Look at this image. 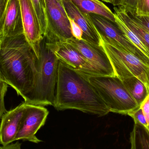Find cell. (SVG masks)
<instances>
[{
	"label": "cell",
	"mask_w": 149,
	"mask_h": 149,
	"mask_svg": "<svg viewBox=\"0 0 149 149\" xmlns=\"http://www.w3.org/2000/svg\"><path fill=\"white\" fill-rule=\"evenodd\" d=\"M38 59L24 34L0 38V72L24 100L34 87Z\"/></svg>",
	"instance_id": "cell-1"
},
{
	"label": "cell",
	"mask_w": 149,
	"mask_h": 149,
	"mask_svg": "<svg viewBox=\"0 0 149 149\" xmlns=\"http://www.w3.org/2000/svg\"><path fill=\"white\" fill-rule=\"evenodd\" d=\"M88 77L58 60L55 108L76 109L99 116L108 114L109 109Z\"/></svg>",
	"instance_id": "cell-2"
},
{
	"label": "cell",
	"mask_w": 149,
	"mask_h": 149,
	"mask_svg": "<svg viewBox=\"0 0 149 149\" xmlns=\"http://www.w3.org/2000/svg\"><path fill=\"white\" fill-rule=\"evenodd\" d=\"M58 59L47 46L45 38L40 45L37 73L34 87L24 102L44 107L53 106L57 81Z\"/></svg>",
	"instance_id": "cell-3"
},
{
	"label": "cell",
	"mask_w": 149,
	"mask_h": 149,
	"mask_svg": "<svg viewBox=\"0 0 149 149\" xmlns=\"http://www.w3.org/2000/svg\"><path fill=\"white\" fill-rule=\"evenodd\" d=\"M88 78L110 112L127 115L140 107L122 81L115 75H93Z\"/></svg>",
	"instance_id": "cell-4"
},
{
	"label": "cell",
	"mask_w": 149,
	"mask_h": 149,
	"mask_svg": "<svg viewBox=\"0 0 149 149\" xmlns=\"http://www.w3.org/2000/svg\"><path fill=\"white\" fill-rule=\"evenodd\" d=\"M101 40V45L111 62L115 75L122 81L130 77H136L145 85L149 92V65L130 53Z\"/></svg>",
	"instance_id": "cell-5"
},
{
	"label": "cell",
	"mask_w": 149,
	"mask_h": 149,
	"mask_svg": "<svg viewBox=\"0 0 149 149\" xmlns=\"http://www.w3.org/2000/svg\"><path fill=\"white\" fill-rule=\"evenodd\" d=\"M46 15L44 38L49 42H65L73 37L64 7L56 0H44Z\"/></svg>",
	"instance_id": "cell-6"
},
{
	"label": "cell",
	"mask_w": 149,
	"mask_h": 149,
	"mask_svg": "<svg viewBox=\"0 0 149 149\" xmlns=\"http://www.w3.org/2000/svg\"><path fill=\"white\" fill-rule=\"evenodd\" d=\"M101 39L105 42L130 53L149 66V59L125 36L116 24L105 17L89 14Z\"/></svg>",
	"instance_id": "cell-7"
},
{
	"label": "cell",
	"mask_w": 149,
	"mask_h": 149,
	"mask_svg": "<svg viewBox=\"0 0 149 149\" xmlns=\"http://www.w3.org/2000/svg\"><path fill=\"white\" fill-rule=\"evenodd\" d=\"M45 41L47 46L58 60L72 69L87 76L102 75L93 65L68 43L62 42H49L46 39Z\"/></svg>",
	"instance_id": "cell-8"
},
{
	"label": "cell",
	"mask_w": 149,
	"mask_h": 149,
	"mask_svg": "<svg viewBox=\"0 0 149 149\" xmlns=\"http://www.w3.org/2000/svg\"><path fill=\"white\" fill-rule=\"evenodd\" d=\"M49 112L44 107L25 103L23 115L15 141L22 140L38 143L42 141L36 136L45 125Z\"/></svg>",
	"instance_id": "cell-9"
},
{
	"label": "cell",
	"mask_w": 149,
	"mask_h": 149,
	"mask_svg": "<svg viewBox=\"0 0 149 149\" xmlns=\"http://www.w3.org/2000/svg\"><path fill=\"white\" fill-rule=\"evenodd\" d=\"M76 49L102 75H115L107 55L101 45H95L83 39L72 37L65 42Z\"/></svg>",
	"instance_id": "cell-10"
},
{
	"label": "cell",
	"mask_w": 149,
	"mask_h": 149,
	"mask_svg": "<svg viewBox=\"0 0 149 149\" xmlns=\"http://www.w3.org/2000/svg\"><path fill=\"white\" fill-rule=\"evenodd\" d=\"M23 25L24 34L38 58L40 45L44 38L38 18L31 0H19Z\"/></svg>",
	"instance_id": "cell-11"
},
{
	"label": "cell",
	"mask_w": 149,
	"mask_h": 149,
	"mask_svg": "<svg viewBox=\"0 0 149 149\" xmlns=\"http://www.w3.org/2000/svg\"><path fill=\"white\" fill-rule=\"evenodd\" d=\"M67 16L74 20L83 31L82 39L100 46L101 40L90 15L81 11L70 0H63Z\"/></svg>",
	"instance_id": "cell-12"
},
{
	"label": "cell",
	"mask_w": 149,
	"mask_h": 149,
	"mask_svg": "<svg viewBox=\"0 0 149 149\" xmlns=\"http://www.w3.org/2000/svg\"><path fill=\"white\" fill-rule=\"evenodd\" d=\"M25 103L7 111L1 118L0 126V144L6 146L15 141L23 115Z\"/></svg>",
	"instance_id": "cell-13"
},
{
	"label": "cell",
	"mask_w": 149,
	"mask_h": 149,
	"mask_svg": "<svg viewBox=\"0 0 149 149\" xmlns=\"http://www.w3.org/2000/svg\"><path fill=\"white\" fill-rule=\"evenodd\" d=\"M24 34L23 25L19 0H8L5 13L3 37Z\"/></svg>",
	"instance_id": "cell-14"
},
{
	"label": "cell",
	"mask_w": 149,
	"mask_h": 149,
	"mask_svg": "<svg viewBox=\"0 0 149 149\" xmlns=\"http://www.w3.org/2000/svg\"><path fill=\"white\" fill-rule=\"evenodd\" d=\"M82 12L99 15L116 24L114 14L111 10L99 0H70Z\"/></svg>",
	"instance_id": "cell-15"
},
{
	"label": "cell",
	"mask_w": 149,
	"mask_h": 149,
	"mask_svg": "<svg viewBox=\"0 0 149 149\" xmlns=\"http://www.w3.org/2000/svg\"><path fill=\"white\" fill-rule=\"evenodd\" d=\"M114 10L115 15L121 19L149 50V32L132 17L122 6L114 7Z\"/></svg>",
	"instance_id": "cell-16"
},
{
	"label": "cell",
	"mask_w": 149,
	"mask_h": 149,
	"mask_svg": "<svg viewBox=\"0 0 149 149\" xmlns=\"http://www.w3.org/2000/svg\"><path fill=\"white\" fill-rule=\"evenodd\" d=\"M122 81L131 96L140 106L149 94L145 85L136 77L127 78Z\"/></svg>",
	"instance_id": "cell-17"
},
{
	"label": "cell",
	"mask_w": 149,
	"mask_h": 149,
	"mask_svg": "<svg viewBox=\"0 0 149 149\" xmlns=\"http://www.w3.org/2000/svg\"><path fill=\"white\" fill-rule=\"evenodd\" d=\"M131 149H149V131L141 124H135L130 133Z\"/></svg>",
	"instance_id": "cell-18"
},
{
	"label": "cell",
	"mask_w": 149,
	"mask_h": 149,
	"mask_svg": "<svg viewBox=\"0 0 149 149\" xmlns=\"http://www.w3.org/2000/svg\"><path fill=\"white\" fill-rule=\"evenodd\" d=\"M115 17L116 19V24L123 32L126 38L134 45H135L140 50V51L149 59L148 49L121 19L116 16L115 15Z\"/></svg>",
	"instance_id": "cell-19"
},
{
	"label": "cell",
	"mask_w": 149,
	"mask_h": 149,
	"mask_svg": "<svg viewBox=\"0 0 149 149\" xmlns=\"http://www.w3.org/2000/svg\"><path fill=\"white\" fill-rule=\"evenodd\" d=\"M44 34L46 29V15L44 0H31Z\"/></svg>",
	"instance_id": "cell-20"
},
{
	"label": "cell",
	"mask_w": 149,
	"mask_h": 149,
	"mask_svg": "<svg viewBox=\"0 0 149 149\" xmlns=\"http://www.w3.org/2000/svg\"><path fill=\"white\" fill-rule=\"evenodd\" d=\"M8 85L4 80L0 81V120L7 112L4 105V98L8 90Z\"/></svg>",
	"instance_id": "cell-21"
},
{
	"label": "cell",
	"mask_w": 149,
	"mask_h": 149,
	"mask_svg": "<svg viewBox=\"0 0 149 149\" xmlns=\"http://www.w3.org/2000/svg\"><path fill=\"white\" fill-rule=\"evenodd\" d=\"M127 115L129 116L134 119L135 124H141L148 128V123L140 107L129 113Z\"/></svg>",
	"instance_id": "cell-22"
},
{
	"label": "cell",
	"mask_w": 149,
	"mask_h": 149,
	"mask_svg": "<svg viewBox=\"0 0 149 149\" xmlns=\"http://www.w3.org/2000/svg\"><path fill=\"white\" fill-rule=\"evenodd\" d=\"M135 14L137 16L149 17V0H138Z\"/></svg>",
	"instance_id": "cell-23"
},
{
	"label": "cell",
	"mask_w": 149,
	"mask_h": 149,
	"mask_svg": "<svg viewBox=\"0 0 149 149\" xmlns=\"http://www.w3.org/2000/svg\"><path fill=\"white\" fill-rule=\"evenodd\" d=\"M8 0H0V38L3 36L6 7Z\"/></svg>",
	"instance_id": "cell-24"
},
{
	"label": "cell",
	"mask_w": 149,
	"mask_h": 149,
	"mask_svg": "<svg viewBox=\"0 0 149 149\" xmlns=\"http://www.w3.org/2000/svg\"><path fill=\"white\" fill-rule=\"evenodd\" d=\"M70 24L72 36L75 39L80 40L82 39L83 31L80 27L74 22L73 19L68 16Z\"/></svg>",
	"instance_id": "cell-25"
},
{
	"label": "cell",
	"mask_w": 149,
	"mask_h": 149,
	"mask_svg": "<svg viewBox=\"0 0 149 149\" xmlns=\"http://www.w3.org/2000/svg\"><path fill=\"white\" fill-rule=\"evenodd\" d=\"M128 14L136 21L139 22L148 32H149V17L136 15L134 12L127 10Z\"/></svg>",
	"instance_id": "cell-26"
},
{
	"label": "cell",
	"mask_w": 149,
	"mask_h": 149,
	"mask_svg": "<svg viewBox=\"0 0 149 149\" xmlns=\"http://www.w3.org/2000/svg\"><path fill=\"white\" fill-rule=\"evenodd\" d=\"M138 1V0H121L120 6H122L127 10L135 13Z\"/></svg>",
	"instance_id": "cell-27"
},
{
	"label": "cell",
	"mask_w": 149,
	"mask_h": 149,
	"mask_svg": "<svg viewBox=\"0 0 149 149\" xmlns=\"http://www.w3.org/2000/svg\"><path fill=\"white\" fill-rule=\"evenodd\" d=\"M140 108L141 109L146 119V121L149 124V94L145 100L140 105Z\"/></svg>",
	"instance_id": "cell-28"
},
{
	"label": "cell",
	"mask_w": 149,
	"mask_h": 149,
	"mask_svg": "<svg viewBox=\"0 0 149 149\" xmlns=\"http://www.w3.org/2000/svg\"><path fill=\"white\" fill-rule=\"evenodd\" d=\"M22 144L17 141L15 143H11L6 146L0 147V149H21Z\"/></svg>",
	"instance_id": "cell-29"
},
{
	"label": "cell",
	"mask_w": 149,
	"mask_h": 149,
	"mask_svg": "<svg viewBox=\"0 0 149 149\" xmlns=\"http://www.w3.org/2000/svg\"><path fill=\"white\" fill-rule=\"evenodd\" d=\"M121 1V0H113L112 4L115 7L120 6Z\"/></svg>",
	"instance_id": "cell-30"
},
{
	"label": "cell",
	"mask_w": 149,
	"mask_h": 149,
	"mask_svg": "<svg viewBox=\"0 0 149 149\" xmlns=\"http://www.w3.org/2000/svg\"><path fill=\"white\" fill-rule=\"evenodd\" d=\"M57 2H58L60 5L64 7L63 3V0H56Z\"/></svg>",
	"instance_id": "cell-31"
},
{
	"label": "cell",
	"mask_w": 149,
	"mask_h": 149,
	"mask_svg": "<svg viewBox=\"0 0 149 149\" xmlns=\"http://www.w3.org/2000/svg\"><path fill=\"white\" fill-rule=\"evenodd\" d=\"M103 1L105 2L109 3H113V0H102Z\"/></svg>",
	"instance_id": "cell-32"
},
{
	"label": "cell",
	"mask_w": 149,
	"mask_h": 149,
	"mask_svg": "<svg viewBox=\"0 0 149 149\" xmlns=\"http://www.w3.org/2000/svg\"><path fill=\"white\" fill-rule=\"evenodd\" d=\"M1 80H3V79L2 76L1 74V72H0V81Z\"/></svg>",
	"instance_id": "cell-33"
},
{
	"label": "cell",
	"mask_w": 149,
	"mask_h": 149,
	"mask_svg": "<svg viewBox=\"0 0 149 149\" xmlns=\"http://www.w3.org/2000/svg\"><path fill=\"white\" fill-rule=\"evenodd\" d=\"M148 130L149 131V124L148 125Z\"/></svg>",
	"instance_id": "cell-34"
}]
</instances>
